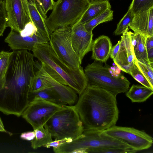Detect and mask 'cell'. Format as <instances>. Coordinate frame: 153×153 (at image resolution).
Wrapping results in <instances>:
<instances>
[{
    "mask_svg": "<svg viewBox=\"0 0 153 153\" xmlns=\"http://www.w3.org/2000/svg\"><path fill=\"white\" fill-rule=\"evenodd\" d=\"M13 51L6 83L0 91V111L19 117L30 101L35 61L33 54L28 50Z\"/></svg>",
    "mask_w": 153,
    "mask_h": 153,
    "instance_id": "cell-1",
    "label": "cell"
},
{
    "mask_svg": "<svg viewBox=\"0 0 153 153\" xmlns=\"http://www.w3.org/2000/svg\"><path fill=\"white\" fill-rule=\"evenodd\" d=\"M116 97L101 88L87 85L74 105L84 129L103 131L116 125L119 114Z\"/></svg>",
    "mask_w": 153,
    "mask_h": 153,
    "instance_id": "cell-2",
    "label": "cell"
},
{
    "mask_svg": "<svg viewBox=\"0 0 153 153\" xmlns=\"http://www.w3.org/2000/svg\"><path fill=\"white\" fill-rule=\"evenodd\" d=\"M34 57L53 69L79 95L88 85L84 70L82 67L74 69L56 55L49 43L38 45L32 51Z\"/></svg>",
    "mask_w": 153,
    "mask_h": 153,
    "instance_id": "cell-3",
    "label": "cell"
},
{
    "mask_svg": "<svg viewBox=\"0 0 153 153\" xmlns=\"http://www.w3.org/2000/svg\"><path fill=\"white\" fill-rule=\"evenodd\" d=\"M113 148L133 149L128 144L104 134L102 131L84 129L77 139L53 150L56 153H85L94 149Z\"/></svg>",
    "mask_w": 153,
    "mask_h": 153,
    "instance_id": "cell-4",
    "label": "cell"
},
{
    "mask_svg": "<svg viewBox=\"0 0 153 153\" xmlns=\"http://www.w3.org/2000/svg\"><path fill=\"white\" fill-rule=\"evenodd\" d=\"M44 126L55 140L79 137L84 128L74 105H65L62 109L54 113Z\"/></svg>",
    "mask_w": 153,
    "mask_h": 153,
    "instance_id": "cell-5",
    "label": "cell"
},
{
    "mask_svg": "<svg viewBox=\"0 0 153 153\" xmlns=\"http://www.w3.org/2000/svg\"><path fill=\"white\" fill-rule=\"evenodd\" d=\"M90 3V0H57L46 21L50 32L73 26L80 20Z\"/></svg>",
    "mask_w": 153,
    "mask_h": 153,
    "instance_id": "cell-6",
    "label": "cell"
},
{
    "mask_svg": "<svg viewBox=\"0 0 153 153\" xmlns=\"http://www.w3.org/2000/svg\"><path fill=\"white\" fill-rule=\"evenodd\" d=\"M102 63L94 60L85 67L84 72L88 85L101 88L116 96L127 91L130 83L127 78L121 74L113 75L108 66H103Z\"/></svg>",
    "mask_w": 153,
    "mask_h": 153,
    "instance_id": "cell-7",
    "label": "cell"
},
{
    "mask_svg": "<svg viewBox=\"0 0 153 153\" xmlns=\"http://www.w3.org/2000/svg\"><path fill=\"white\" fill-rule=\"evenodd\" d=\"M71 27L57 29L50 33L49 43L57 56L65 64L75 70L79 69L82 62L71 44Z\"/></svg>",
    "mask_w": 153,
    "mask_h": 153,
    "instance_id": "cell-8",
    "label": "cell"
},
{
    "mask_svg": "<svg viewBox=\"0 0 153 153\" xmlns=\"http://www.w3.org/2000/svg\"><path fill=\"white\" fill-rule=\"evenodd\" d=\"M65 105L34 98L29 102L21 116L35 130L44 126L54 113L63 108Z\"/></svg>",
    "mask_w": 153,
    "mask_h": 153,
    "instance_id": "cell-9",
    "label": "cell"
},
{
    "mask_svg": "<svg viewBox=\"0 0 153 153\" xmlns=\"http://www.w3.org/2000/svg\"><path fill=\"white\" fill-rule=\"evenodd\" d=\"M102 132L128 144L136 152L149 149L153 143V138L151 136L144 131L132 127L115 125Z\"/></svg>",
    "mask_w": 153,
    "mask_h": 153,
    "instance_id": "cell-10",
    "label": "cell"
},
{
    "mask_svg": "<svg viewBox=\"0 0 153 153\" xmlns=\"http://www.w3.org/2000/svg\"><path fill=\"white\" fill-rule=\"evenodd\" d=\"M8 19L7 27L19 33L32 22L27 0H5Z\"/></svg>",
    "mask_w": 153,
    "mask_h": 153,
    "instance_id": "cell-11",
    "label": "cell"
},
{
    "mask_svg": "<svg viewBox=\"0 0 153 153\" xmlns=\"http://www.w3.org/2000/svg\"><path fill=\"white\" fill-rule=\"evenodd\" d=\"M35 68L38 69L36 72L48 83L49 88L53 91L63 105H73L76 103L78 98L76 93L72 88L60 83L51 77L43 68L39 62L35 61Z\"/></svg>",
    "mask_w": 153,
    "mask_h": 153,
    "instance_id": "cell-12",
    "label": "cell"
},
{
    "mask_svg": "<svg viewBox=\"0 0 153 153\" xmlns=\"http://www.w3.org/2000/svg\"><path fill=\"white\" fill-rule=\"evenodd\" d=\"M5 42L13 51L25 50L31 51L36 46L49 43V41L40 32L24 36L20 33L11 30L4 39Z\"/></svg>",
    "mask_w": 153,
    "mask_h": 153,
    "instance_id": "cell-13",
    "label": "cell"
},
{
    "mask_svg": "<svg viewBox=\"0 0 153 153\" xmlns=\"http://www.w3.org/2000/svg\"><path fill=\"white\" fill-rule=\"evenodd\" d=\"M130 32L127 28L121 36L119 50L113 60L118 68L128 74L136 58Z\"/></svg>",
    "mask_w": 153,
    "mask_h": 153,
    "instance_id": "cell-14",
    "label": "cell"
},
{
    "mask_svg": "<svg viewBox=\"0 0 153 153\" xmlns=\"http://www.w3.org/2000/svg\"><path fill=\"white\" fill-rule=\"evenodd\" d=\"M93 36L92 33L86 30L84 24H75L71 27L72 45L82 62L85 55L91 51Z\"/></svg>",
    "mask_w": 153,
    "mask_h": 153,
    "instance_id": "cell-15",
    "label": "cell"
},
{
    "mask_svg": "<svg viewBox=\"0 0 153 153\" xmlns=\"http://www.w3.org/2000/svg\"><path fill=\"white\" fill-rule=\"evenodd\" d=\"M129 27L135 33L153 36V7L134 15Z\"/></svg>",
    "mask_w": 153,
    "mask_h": 153,
    "instance_id": "cell-16",
    "label": "cell"
},
{
    "mask_svg": "<svg viewBox=\"0 0 153 153\" xmlns=\"http://www.w3.org/2000/svg\"><path fill=\"white\" fill-rule=\"evenodd\" d=\"M27 2L32 23L40 33L49 41L50 32L46 25L48 18L47 14L36 0H27Z\"/></svg>",
    "mask_w": 153,
    "mask_h": 153,
    "instance_id": "cell-17",
    "label": "cell"
},
{
    "mask_svg": "<svg viewBox=\"0 0 153 153\" xmlns=\"http://www.w3.org/2000/svg\"><path fill=\"white\" fill-rule=\"evenodd\" d=\"M112 47L111 41L108 36H99L93 41L91 59L102 63L106 62L110 56Z\"/></svg>",
    "mask_w": 153,
    "mask_h": 153,
    "instance_id": "cell-18",
    "label": "cell"
},
{
    "mask_svg": "<svg viewBox=\"0 0 153 153\" xmlns=\"http://www.w3.org/2000/svg\"><path fill=\"white\" fill-rule=\"evenodd\" d=\"M109 1H102L91 2L80 20L75 24H85L108 9H111Z\"/></svg>",
    "mask_w": 153,
    "mask_h": 153,
    "instance_id": "cell-19",
    "label": "cell"
},
{
    "mask_svg": "<svg viewBox=\"0 0 153 153\" xmlns=\"http://www.w3.org/2000/svg\"><path fill=\"white\" fill-rule=\"evenodd\" d=\"M153 90L144 86L133 84L126 96L132 102H142L145 101L153 94Z\"/></svg>",
    "mask_w": 153,
    "mask_h": 153,
    "instance_id": "cell-20",
    "label": "cell"
},
{
    "mask_svg": "<svg viewBox=\"0 0 153 153\" xmlns=\"http://www.w3.org/2000/svg\"><path fill=\"white\" fill-rule=\"evenodd\" d=\"M14 51H0V91L4 88Z\"/></svg>",
    "mask_w": 153,
    "mask_h": 153,
    "instance_id": "cell-21",
    "label": "cell"
},
{
    "mask_svg": "<svg viewBox=\"0 0 153 153\" xmlns=\"http://www.w3.org/2000/svg\"><path fill=\"white\" fill-rule=\"evenodd\" d=\"M35 136L34 138L31 141V146L34 149L43 146L52 142L51 135L46 128L42 126L33 130Z\"/></svg>",
    "mask_w": 153,
    "mask_h": 153,
    "instance_id": "cell-22",
    "label": "cell"
},
{
    "mask_svg": "<svg viewBox=\"0 0 153 153\" xmlns=\"http://www.w3.org/2000/svg\"><path fill=\"white\" fill-rule=\"evenodd\" d=\"M135 34V40L134 50L136 58L137 60L143 59L151 65L147 56L146 45V38L147 36L140 34Z\"/></svg>",
    "mask_w": 153,
    "mask_h": 153,
    "instance_id": "cell-23",
    "label": "cell"
},
{
    "mask_svg": "<svg viewBox=\"0 0 153 153\" xmlns=\"http://www.w3.org/2000/svg\"><path fill=\"white\" fill-rule=\"evenodd\" d=\"M113 19V11L111 9H108L104 12L84 24L86 30L92 33L93 29L99 24L109 22Z\"/></svg>",
    "mask_w": 153,
    "mask_h": 153,
    "instance_id": "cell-24",
    "label": "cell"
},
{
    "mask_svg": "<svg viewBox=\"0 0 153 153\" xmlns=\"http://www.w3.org/2000/svg\"><path fill=\"white\" fill-rule=\"evenodd\" d=\"M30 98V101L34 98L42 99L55 103L63 105L50 88L37 92L31 93Z\"/></svg>",
    "mask_w": 153,
    "mask_h": 153,
    "instance_id": "cell-25",
    "label": "cell"
},
{
    "mask_svg": "<svg viewBox=\"0 0 153 153\" xmlns=\"http://www.w3.org/2000/svg\"><path fill=\"white\" fill-rule=\"evenodd\" d=\"M153 7V0H132L128 8L133 16Z\"/></svg>",
    "mask_w": 153,
    "mask_h": 153,
    "instance_id": "cell-26",
    "label": "cell"
},
{
    "mask_svg": "<svg viewBox=\"0 0 153 153\" xmlns=\"http://www.w3.org/2000/svg\"><path fill=\"white\" fill-rule=\"evenodd\" d=\"M134 62L153 86V67L142 59L137 60L135 58Z\"/></svg>",
    "mask_w": 153,
    "mask_h": 153,
    "instance_id": "cell-27",
    "label": "cell"
},
{
    "mask_svg": "<svg viewBox=\"0 0 153 153\" xmlns=\"http://www.w3.org/2000/svg\"><path fill=\"white\" fill-rule=\"evenodd\" d=\"M133 17V15L128 8L127 13L117 24L116 28L114 32V34L115 36L122 35L126 30L128 27Z\"/></svg>",
    "mask_w": 153,
    "mask_h": 153,
    "instance_id": "cell-28",
    "label": "cell"
},
{
    "mask_svg": "<svg viewBox=\"0 0 153 153\" xmlns=\"http://www.w3.org/2000/svg\"><path fill=\"white\" fill-rule=\"evenodd\" d=\"M128 74L143 85L153 90V86L151 85L144 74L134 63L131 68Z\"/></svg>",
    "mask_w": 153,
    "mask_h": 153,
    "instance_id": "cell-29",
    "label": "cell"
},
{
    "mask_svg": "<svg viewBox=\"0 0 153 153\" xmlns=\"http://www.w3.org/2000/svg\"><path fill=\"white\" fill-rule=\"evenodd\" d=\"M48 83L36 72L32 80L30 88V94L40 91L49 88Z\"/></svg>",
    "mask_w": 153,
    "mask_h": 153,
    "instance_id": "cell-30",
    "label": "cell"
},
{
    "mask_svg": "<svg viewBox=\"0 0 153 153\" xmlns=\"http://www.w3.org/2000/svg\"><path fill=\"white\" fill-rule=\"evenodd\" d=\"M8 19L5 7V0L0 1V37L7 27Z\"/></svg>",
    "mask_w": 153,
    "mask_h": 153,
    "instance_id": "cell-31",
    "label": "cell"
},
{
    "mask_svg": "<svg viewBox=\"0 0 153 153\" xmlns=\"http://www.w3.org/2000/svg\"><path fill=\"white\" fill-rule=\"evenodd\" d=\"M136 152L132 149L120 148H108L96 149L91 150L90 153H129Z\"/></svg>",
    "mask_w": 153,
    "mask_h": 153,
    "instance_id": "cell-32",
    "label": "cell"
},
{
    "mask_svg": "<svg viewBox=\"0 0 153 153\" xmlns=\"http://www.w3.org/2000/svg\"><path fill=\"white\" fill-rule=\"evenodd\" d=\"M36 1L46 14L49 11L52 10L55 2L54 0H36Z\"/></svg>",
    "mask_w": 153,
    "mask_h": 153,
    "instance_id": "cell-33",
    "label": "cell"
},
{
    "mask_svg": "<svg viewBox=\"0 0 153 153\" xmlns=\"http://www.w3.org/2000/svg\"><path fill=\"white\" fill-rule=\"evenodd\" d=\"M73 140L71 138H65L63 139L55 140L45 145L44 147L47 148L53 147V148H56L60 146L61 145L65 143L71 142Z\"/></svg>",
    "mask_w": 153,
    "mask_h": 153,
    "instance_id": "cell-34",
    "label": "cell"
},
{
    "mask_svg": "<svg viewBox=\"0 0 153 153\" xmlns=\"http://www.w3.org/2000/svg\"><path fill=\"white\" fill-rule=\"evenodd\" d=\"M35 136L34 131H27L21 134L20 137L23 139L29 141L33 140Z\"/></svg>",
    "mask_w": 153,
    "mask_h": 153,
    "instance_id": "cell-35",
    "label": "cell"
},
{
    "mask_svg": "<svg viewBox=\"0 0 153 153\" xmlns=\"http://www.w3.org/2000/svg\"><path fill=\"white\" fill-rule=\"evenodd\" d=\"M120 40H119L115 46L112 47L110 57L113 61L115 59L117 54L120 48Z\"/></svg>",
    "mask_w": 153,
    "mask_h": 153,
    "instance_id": "cell-36",
    "label": "cell"
},
{
    "mask_svg": "<svg viewBox=\"0 0 153 153\" xmlns=\"http://www.w3.org/2000/svg\"><path fill=\"white\" fill-rule=\"evenodd\" d=\"M146 45L147 51L153 48V36H147Z\"/></svg>",
    "mask_w": 153,
    "mask_h": 153,
    "instance_id": "cell-37",
    "label": "cell"
},
{
    "mask_svg": "<svg viewBox=\"0 0 153 153\" xmlns=\"http://www.w3.org/2000/svg\"><path fill=\"white\" fill-rule=\"evenodd\" d=\"M147 56L149 63L153 67V48L147 50Z\"/></svg>",
    "mask_w": 153,
    "mask_h": 153,
    "instance_id": "cell-38",
    "label": "cell"
},
{
    "mask_svg": "<svg viewBox=\"0 0 153 153\" xmlns=\"http://www.w3.org/2000/svg\"><path fill=\"white\" fill-rule=\"evenodd\" d=\"M0 131L2 132H6L0 117Z\"/></svg>",
    "mask_w": 153,
    "mask_h": 153,
    "instance_id": "cell-39",
    "label": "cell"
},
{
    "mask_svg": "<svg viewBox=\"0 0 153 153\" xmlns=\"http://www.w3.org/2000/svg\"><path fill=\"white\" fill-rule=\"evenodd\" d=\"M110 0H90V1H91V2H95V1H109Z\"/></svg>",
    "mask_w": 153,
    "mask_h": 153,
    "instance_id": "cell-40",
    "label": "cell"
},
{
    "mask_svg": "<svg viewBox=\"0 0 153 153\" xmlns=\"http://www.w3.org/2000/svg\"><path fill=\"white\" fill-rule=\"evenodd\" d=\"M1 0H0V1H1Z\"/></svg>",
    "mask_w": 153,
    "mask_h": 153,
    "instance_id": "cell-41",
    "label": "cell"
}]
</instances>
